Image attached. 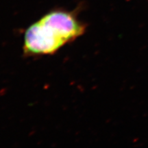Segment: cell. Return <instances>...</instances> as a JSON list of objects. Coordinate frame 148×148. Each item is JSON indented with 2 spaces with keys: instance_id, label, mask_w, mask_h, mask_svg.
I'll return each instance as SVG.
<instances>
[{
  "instance_id": "cell-1",
  "label": "cell",
  "mask_w": 148,
  "mask_h": 148,
  "mask_svg": "<svg viewBox=\"0 0 148 148\" xmlns=\"http://www.w3.org/2000/svg\"><path fill=\"white\" fill-rule=\"evenodd\" d=\"M86 26L73 12L52 10L29 25L23 36L27 56L53 55L84 34Z\"/></svg>"
}]
</instances>
